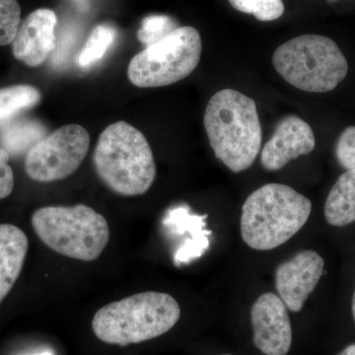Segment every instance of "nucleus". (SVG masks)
I'll return each instance as SVG.
<instances>
[{
	"label": "nucleus",
	"mask_w": 355,
	"mask_h": 355,
	"mask_svg": "<svg viewBox=\"0 0 355 355\" xmlns=\"http://www.w3.org/2000/svg\"><path fill=\"white\" fill-rule=\"evenodd\" d=\"M203 125L212 150L234 173L251 167L260 153L261 127L256 102L233 89H223L205 108Z\"/></svg>",
	"instance_id": "nucleus-1"
},
{
	"label": "nucleus",
	"mask_w": 355,
	"mask_h": 355,
	"mask_svg": "<svg viewBox=\"0 0 355 355\" xmlns=\"http://www.w3.org/2000/svg\"><path fill=\"white\" fill-rule=\"evenodd\" d=\"M93 162L103 183L125 197L147 193L156 178L153 149L137 128L118 121L100 135Z\"/></svg>",
	"instance_id": "nucleus-2"
},
{
	"label": "nucleus",
	"mask_w": 355,
	"mask_h": 355,
	"mask_svg": "<svg viewBox=\"0 0 355 355\" xmlns=\"http://www.w3.org/2000/svg\"><path fill=\"white\" fill-rule=\"evenodd\" d=\"M180 317L181 308L170 294L141 292L98 310L92 330L101 342L125 347L164 335Z\"/></svg>",
	"instance_id": "nucleus-3"
},
{
	"label": "nucleus",
	"mask_w": 355,
	"mask_h": 355,
	"mask_svg": "<svg viewBox=\"0 0 355 355\" xmlns=\"http://www.w3.org/2000/svg\"><path fill=\"white\" fill-rule=\"evenodd\" d=\"M311 210L310 200L291 187L265 184L252 193L243 205V241L258 251L282 246L305 225Z\"/></svg>",
	"instance_id": "nucleus-4"
},
{
	"label": "nucleus",
	"mask_w": 355,
	"mask_h": 355,
	"mask_svg": "<svg viewBox=\"0 0 355 355\" xmlns=\"http://www.w3.org/2000/svg\"><path fill=\"white\" fill-rule=\"evenodd\" d=\"M272 64L287 83L309 93L330 92L349 71L336 42L321 35L289 40L273 53Z\"/></svg>",
	"instance_id": "nucleus-5"
},
{
	"label": "nucleus",
	"mask_w": 355,
	"mask_h": 355,
	"mask_svg": "<svg viewBox=\"0 0 355 355\" xmlns=\"http://www.w3.org/2000/svg\"><path fill=\"white\" fill-rule=\"evenodd\" d=\"M31 222L46 246L74 260H97L110 240L106 218L85 205L42 207Z\"/></svg>",
	"instance_id": "nucleus-6"
},
{
	"label": "nucleus",
	"mask_w": 355,
	"mask_h": 355,
	"mask_svg": "<svg viewBox=\"0 0 355 355\" xmlns=\"http://www.w3.org/2000/svg\"><path fill=\"white\" fill-rule=\"evenodd\" d=\"M202 51V37L196 28H177L162 41L146 46L132 58L128 69V79L141 88L171 85L197 69Z\"/></svg>",
	"instance_id": "nucleus-7"
},
{
	"label": "nucleus",
	"mask_w": 355,
	"mask_h": 355,
	"mask_svg": "<svg viewBox=\"0 0 355 355\" xmlns=\"http://www.w3.org/2000/svg\"><path fill=\"white\" fill-rule=\"evenodd\" d=\"M90 147V135L79 125H67L46 135L26 155L25 171L32 180L51 183L80 167Z\"/></svg>",
	"instance_id": "nucleus-8"
},
{
	"label": "nucleus",
	"mask_w": 355,
	"mask_h": 355,
	"mask_svg": "<svg viewBox=\"0 0 355 355\" xmlns=\"http://www.w3.org/2000/svg\"><path fill=\"white\" fill-rule=\"evenodd\" d=\"M254 345L266 355H287L292 329L287 308L275 294H263L251 310Z\"/></svg>",
	"instance_id": "nucleus-9"
},
{
	"label": "nucleus",
	"mask_w": 355,
	"mask_h": 355,
	"mask_svg": "<svg viewBox=\"0 0 355 355\" xmlns=\"http://www.w3.org/2000/svg\"><path fill=\"white\" fill-rule=\"evenodd\" d=\"M324 261L317 252L302 251L277 266L275 287L286 308L300 312L324 273Z\"/></svg>",
	"instance_id": "nucleus-10"
},
{
	"label": "nucleus",
	"mask_w": 355,
	"mask_h": 355,
	"mask_svg": "<svg viewBox=\"0 0 355 355\" xmlns=\"http://www.w3.org/2000/svg\"><path fill=\"white\" fill-rule=\"evenodd\" d=\"M55 11L40 8L33 11L18 28L12 42L13 55L31 67H40L55 53L57 48Z\"/></svg>",
	"instance_id": "nucleus-11"
},
{
	"label": "nucleus",
	"mask_w": 355,
	"mask_h": 355,
	"mask_svg": "<svg viewBox=\"0 0 355 355\" xmlns=\"http://www.w3.org/2000/svg\"><path fill=\"white\" fill-rule=\"evenodd\" d=\"M315 146L312 128L299 116H286L279 121L272 139L263 146L261 164L268 171H279L289 161L312 153Z\"/></svg>",
	"instance_id": "nucleus-12"
},
{
	"label": "nucleus",
	"mask_w": 355,
	"mask_h": 355,
	"mask_svg": "<svg viewBox=\"0 0 355 355\" xmlns=\"http://www.w3.org/2000/svg\"><path fill=\"white\" fill-rule=\"evenodd\" d=\"M207 218V214L198 216L191 214L190 207L187 205L178 207L168 212L163 221L165 227L175 236H182L186 233L190 234L175 254L174 261L176 266L200 258L209 249V236L212 232L205 228Z\"/></svg>",
	"instance_id": "nucleus-13"
},
{
	"label": "nucleus",
	"mask_w": 355,
	"mask_h": 355,
	"mask_svg": "<svg viewBox=\"0 0 355 355\" xmlns=\"http://www.w3.org/2000/svg\"><path fill=\"white\" fill-rule=\"evenodd\" d=\"M28 248L29 241L22 229L0 224V304L22 272Z\"/></svg>",
	"instance_id": "nucleus-14"
},
{
	"label": "nucleus",
	"mask_w": 355,
	"mask_h": 355,
	"mask_svg": "<svg viewBox=\"0 0 355 355\" xmlns=\"http://www.w3.org/2000/svg\"><path fill=\"white\" fill-rule=\"evenodd\" d=\"M324 217L336 227L355 222V171L343 173L334 184L324 203Z\"/></svg>",
	"instance_id": "nucleus-15"
},
{
	"label": "nucleus",
	"mask_w": 355,
	"mask_h": 355,
	"mask_svg": "<svg viewBox=\"0 0 355 355\" xmlns=\"http://www.w3.org/2000/svg\"><path fill=\"white\" fill-rule=\"evenodd\" d=\"M46 137V128L39 121L32 119L10 120L0 130V146L9 155L28 153Z\"/></svg>",
	"instance_id": "nucleus-16"
},
{
	"label": "nucleus",
	"mask_w": 355,
	"mask_h": 355,
	"mask_svg": "<svg viewBox=\"0 0 355 355\" xmlns=\"http://www.w3.org/2000/svg\"><path fill=\"white\" fill-rule=\"evenodd\" d=\"M40 100L41 93L31 85L0 89V123H7L16 114L36 106Z\"/></svg>",
	"instance_id": "nucleus-17"
},
{
	"label": "nucleus",
	"mask_w": 355,
	"mask_h": 355,
	"mask_svg": "<svg viewBox=\"0 0 355 355\" xmlns=\"http://www.w3.org/2000/svg\"><path fill=\"white\" fill-rule=\"evenodd\" d=\"M116 31L108 24L96 26L89 35L87 41L77 55V64L83 69L99 62L106 55L110 46L116 40Z\"/></svg>",
	"instance_id": "nucleus-18"
},
{
	"label": "nucleus",
	"mask_w": 355,
	"mask_h": 355,
	"mask_svg": "<svg viewBox=\"0 0 355 355\" xmlns=\"http://www.w3.org/2000/svg\"><path fill=\"white\" fill-rule=\"evenodd\" d=\"M179 28L177 21L168 15H149L142 20L137 38L146 46L162 41Z\"/></svg>",
	"instance_id": "nucleus-19"
},
{
	"label": "nucleus",
	"mask_w": 355,
	"mask_h": 355,
	"mask_svg": "<svg viewBox=\"0 0 355 355\" xmlns=\"http://www.w3.org/2000/svg\"><path fill=\"white\" fill-rule=\"evenodd\" d=\"M229 2L236 10L251 14L260 21L277 20L284 13L282 0H229Z\"/></svg>",
	"instance_id": "nucleus-20"
},
{
	"label": "nucleus",
	"mask_w": 355,
	"mask_h": 355,
	"mask_svg": "<svg viewBox=\"0 0 355 355\" xmlns=\"http://www.w3.org/2000/svg\"><path fill=\"white\" fill-rule=\"evenodd\" d=\"M21 23L17 0H0V46L12 44Z\"/></svg>",
	"instance_id": "nucleus-21"
},
{
	"label": "nucleus",
	"mask_w": 355,
	"mask_h": 355,
	"mask_svg": "<svg viewBox=\"0 0 355 355\" xmlns=\"http://www.w3.org/2000/svg\"><path fill=\"white\" fill-rule=\"evenodd\" d=\"M336 156L347 171H355V125L345 128L338 137Z\"/></svg>",
	"instance_id": "nucleus-22"
},
{
	"label": "nucleus",
	"mask_w": 355,
	"mask_h": 355,
	"mask_svg": "<svg viewBox=\"0 0 355 355\" xmlns=\"http://www.w3.org/2000/svg\"><path fill=\"white\" fill-rule=\"evenodd\" d=\"M9 158L8 153L0 147V200L9 197L14 189V174L8 164Z\"/></svg>",
	"instance_id": "nucleus-23"
},
{
	"label": "nucleus",
	"mask_w": 355,
	"mask_h": 355,
	"mask_svg": "<svg viewBox=\"0 0 355 355\" xmlns=\"http://www.w3.org/2000/svg\"><path fill=\"white\" fill-rule=\"evenodd\" d=\"M338 355H355V343L347 345Z\"/></svg>",
	"instance_id": "nucleus-24"
},
{
	"label": "nucleus",
	"mask_w": 355,
	"mask_h": 355,
	"mask_svg": "<svg viewBox=\"0 0 355 355\" xmlns=\"http://www.w3.org/2000/svg\"><path fill=\"white\" fill-rule=\"evenodd\" d=\"M352 314H354L355 321V291L354 294V297H352Z\"/></svg>",
	"instance_id": "nucleus-25"
},
{
	"label": "nucleus",
	"mask_w": 355,
	"mask_h": 355,
	"mask_svg": "<svg viewBox=\"0 0 355 355\" xmlns=\"http://www.w3.org/2000/svg\"><path fill=\"white\" fill-rule=\"evenodd\" d=\"M34 355H53V354H51V352H42V354H34Z\"/></svg>",
	"instance_id": "nucleus-26"
},
{
	"label": "nucleus",
	"mask_w": 355,
	"mask_h": 355,
	"mask_svg": "<svg viewBox=\"0 0 355 355\" xmlns=\"http://www.w3.org/2000/svg\"><path fill=\"white\" fill-rule=\"evenodd\" d=\"M329 2H331V3H333V2L338 1V0H328Z\"/></svg>",
	"instance_id": "nucleus-27"
},
{
	"label": "nucleus",
	"mask_w": 355,
	"mask_h": 355,
	"mask_svg": "<svg viewBox=\"0 0 355 355\" xmlns=\"http://www.w3.org/2000/svg\"><path fill=\"white\" fill-rule=\"evenodd\" d=\"M221 355H231V354H221Z\"/></svg>",
	"instance_id": "nucleus-28"
}]
</instances>
